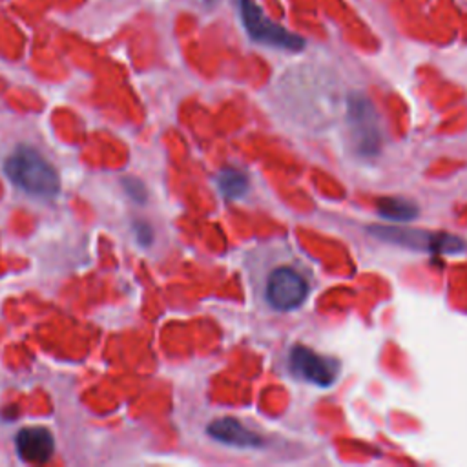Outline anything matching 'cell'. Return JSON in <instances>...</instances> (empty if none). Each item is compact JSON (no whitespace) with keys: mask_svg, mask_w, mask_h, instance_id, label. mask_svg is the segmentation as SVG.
Returning <instances> with one entry per match:
<instances>
[{"mask_svg":"<svg viewBox=\"0 0 467 467\" xmlns=\"http://www.w3.org/2000/svg\"><path fill=\"white\" fill-rule=\"evenodd\" d=\"M15 186L29 195L51 199L58 193L60 181L49 161L31 146H18L5 159L4 166Z\"/></svg>","mask_w":467,"mask_h":467,"instance_id":"1","label":"cell"},{"mask_svg":"<svg viewBox=\"0 0 467 467\" xmlns=\"http://www.w3.org/2000/svg\"><path fill=\"white\" fill-rule=\"evenodd\" d=\"M239 16L243 20L248 36L263 46L277 47L283 51H301L305 47V38L288 31L281 24L274 22L265 15V11L254 0H235Z\"/></svg>","mask_w":467,"mask_h":467,"instance_id":"2","label":"cell"},{"mask_svg":"<svg viewBox=\"0 0 467 467\" xmlns=\"http://www.w3.org/2000/svg\"><path fill=\"white\" fill-rule=\"evenodd\" d=\"M347 120L352 144L359 155L372 157L379 151L383 142L379 115L363 93H350L347 99Z\"/></svg>","mask_w":467,"mask_h":467,"instance_id":"3","label":"cell"},{"mask_svg":"<svg viewBox=\"0 0 467 467\" xmlns=\"http://www.w3.org/2000/svg\"><path fill=\"white\" fill-rule=\"evenodd\" d=\"M372 237L381 239L385 243L401 244L414 250L438 252V254H456L463 248V241L451 234H434L407 226H387V224H372L368 226Z\"/></svg>","mask_w":467,"mask_h":467,"instance_id":"4","label":"cell"},{"mask_svg":"<svg viewBox=\"0 0 467 467\" xmlns=\"http://www.w3.org/2000/svg\"><path fill=\"white\" fill-rule=\"evenodd\" d=\"M306 279L292 266H279L272 270L266 281V301L275 310L299 308L308 297Z\"/></svg>","mask_w":467,"mask_h":467,"instance_id":"5","label":"cell"},{"mask_svg":"<svg viewBox=\"0 0 467 467\" xmlns=\"http://www.w3.org/2000/svg\"><path fill=\"white\" fill-rule=\"evenodd\" d=\"M288 367L296 378L317 387H328L339 376L337 359L317 354L305 345L292 347L288 356Z\"/></svg>","mask_w":467,"mask_h":467,"instance_id":"6","label":"cell"},{"mask_svg":"<svg viewBox=\"0 0 467 467\" xmlns=\"http://www.w3.org/2000/svg\"><path fill=\"white\" fill-rule=\"evenodd\" d=\"M206 432L219 443H224L228 447H237V449H259L265 445V438L257 434L255 431L248 429L235 418H217L213 420Z\"/></svg>","mask_w":467,"mask_h":467,"instance_id":"7","label":"cell"},{"mask_svg":"<svg viewBox=\"0 0 467 467\" xmlns=\"http://www.w3.org/2000/svg\"><path fill=\"white\" fill-rule=\"evenodd\" d=\"M16 452L26 463H44L53 456L55 441L44 427H26L15 438Z\"/></svg>","mask_w":467,"mask_h":467,"instance_id":"8","label":"cell"},{"mask_svg":"<svg viewBox=\"0 0 467 467\" xmlns=\"http://www.w3.org/2000/svg\"><path fill=\"white\" fill-rule=\"evenodd\" d=\"M376 210L383 219L389 221H412L418 217L420 210L412 201H407L403 197H379L376 201Z\"/></svg>","mask_w":467,"mask_h":467,"instance_id":"9","label":"cell"},{"mask_svg":"<svg viewBox=\"0 0 467 467\" xmlns=\"http://www.w3.org/2000/svg\"><path fill=\"white\" fill-rule=\"evenodd\" d=\"M215 182H217V188L223 193V197L230 199V201L243 197L248 190V177L241 170H235V168H223L217 173Z\"/></svg>","mask_w":467,"mask_h":467,"instance_id":"10","label":"cell"},{"mask_svg":"<svg viewBox=\"0 0 467 467\" xmlns=\"http://www.w3.org/2000/svg\"><path fill=\"white\" fill-rule=\"evenodd\" d=\"M135 232H137V237L140 241V244H150L151 241V228L146 224V223H137L135 224Z\"/></svg>","mask_w":467,"mask_h":467,"instance_id":"11","label":"cell"},{"mask_svg":"<svg viewBox=\"0 0 467 467\" xmlns=\"http://www.w3.org/2000/svg\"><path fill=\"white\" fill-rule=\"evenodd\" d=\"M199 2H201V4H208V5H210V4H213L215 0H199Z\"/></svg>","mask_w":467,"mask_h":467,"instance_id":"12","label":"cell"}]
</instances>
